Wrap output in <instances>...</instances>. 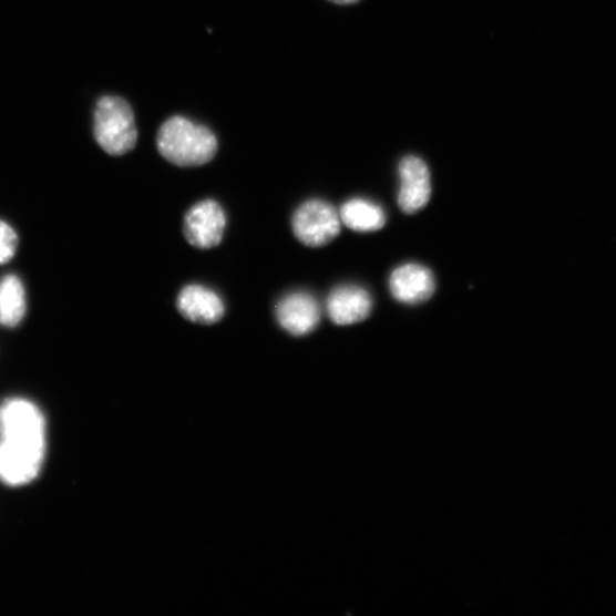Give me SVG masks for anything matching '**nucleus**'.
Returning a JSON list of instances; mask_svg holds the SVG:
<instances>
[{
  "mask_svg": "<svg viewBox=\"0 0 616 616\" xmlns=\"http://www.w3.org/2000/svg\"><path fill=\"white\" fill-rule=\"evenodd\" d=\"M371 295L356 285L339 286L327 299V312L335 325L351 326L365 321L372 311Z\"/></svg>",
  "mask_w": 616,
  "mask_h": 616,
  "instance_id": "8",
  "label": "nucleus"
},
{
  "mask_svg": "<svg viewBox=\"0 0 616 616\" xmlns=\"http://www.w3.org/2000/svg\"><path fill=\"white\" fill-rule=\"evenodd\" d=\"M330 2L339 6H349L359 2V0H330Z\"/></svg>",
  "mask_w": 616,
  "mask_h": 616,
  "instance_id": "14",
  "label": "nucleus"
},
{
  "mask_svg": "<svg viewBox=\"0 0 616 616\" xmlns=\"http://www.w3.org/2000/svg\"><path fill=\"white\" fill-rule=\"evenodd\" d=\"M225 226L226 216L220 205L214 201H204L185 215L184 236L189 245L211 249L220 244Z\"/></svg>",
  "mask_w": 616,
  "mask_h": 616,
  "instance_id": "5",
  "label": "nucleus"
},
{
  "mask_svg": "<svg viewBox=\"0 0 616 616\" xmlns=\"http://www.w3.org/2000/svg\"><path fill=\"white\" fill-rule=\"evenodd\" d=\"M19 238L14 228L4 220H0V265L9 263L16 255Z\"/></svg>",
  "mask_w": 616,
  "mask_h": 616,
  "instance_id": "13",
  "label": "nucleus"
},
{
  "mask_svg": "<svg viewBox=\"0 0 616 616\" xmlns=\"http://www.w3.org/2000/svg\"><path fill=\"white\" fill-rule=\"evenodd\" d=\"M340 220L356 233H374L387 223V214L377 204L366 199H352L340 209Z\"/></svg>",
  "mask_w": 616,
  "mask_h": 616,
  "instance_id": "11",
  "label": "nucleus"
},
{
  "mask_svg": "<svg viewBox=\"0 0 616 616\" xmlns=\"http://www.w3.org/2000/svg\"><path fill=\"white\" fill-rule=\"evenodd\" d=\"M177 308L185 319L199 325L217 324L225 314L222 298L215 291L199 285H189L181 290Z\"/></svg>",
  "mask_w": 616,
  "mask_h": 616,
  "instance_id": "10",
  "label": "nucleus"
},
{
  "mask_svg": "<svg viewBox=\"0 0 616 616\" xmlns=\"http://www.w3.org/2000/svg\"><path fill=\"white\" fill-rule=\"evenodd\" d=\"M47 452L43 413L24 399L0 405V481L10 486L32 482L42 471Z\"/></svg>",
  "mask_w": 616,
  "mask_h": 616,
  "instance_id": "1",
  "label": "nucleus"
},
{
  "mask_svg": "<svg viewBox=\"0 0 616 616\" xmlns=\"http://www.w3.org/2000/svg\"><path fill=\"white\" fill-rule=\"evenodd\" d=\"M27 312L25 290L19 277L10 275L0 281V325L14 328Z\"/></svg>",
  "mask_w": 616,
  "mask_h": 616,
  "instance_id": "12",
  "label": "nucleus"
},
{
  "mask_svg": "<svg viewBox=\"0 0 616 616\" xmlns=\"http://www.w3.org/2000/svg\"><path fill=\"white\" fill-rule=\"evenodd\" d=\"M94 136L111 156H123L137 142V129L131 105L120 96L99 100L94 113Z\"/></svg>",
  "mask_w": 616,
  "mask_h": 616,
  "instance_id": "3",
  "label": "nucleus"
},
{
  "mask_svg": "<svg viewBox=\"0 0 616 616\" xmlns=\"http://www.w3.org/2000/svg\"><path fill=\"white\" fill-rule=\"evenodd\" d=\"M157 146L167 162L179 167L203 166L213 161L218 148L209 129L179 115L161 127Z\"/></svg>",
  "mask_w": 616,
  "mask_h": 616,
  "instance_id": "2",
  "label": "nucleus"
},
{
  "mask_svg": "<svg viewBox=\"0 0 616 616\" xmlns=\"http://www.w3.org/2000/svg\"><path fill=\"white\" fill-rule=\"evenodd\" d=\"M279 325L292 336L315 331L321 320V307L315 296L304 291L285 296L276 307Z\"/></svg>",
  "mask_w": 616,
  "mask_h": 616,
  "instance_id": "7",
  "label": "nucleus"
},
{
  "mask_svg": "<svg viewBox=\"0 0 616 616\" xmlns=\"http://www.w3.org/2000/svg\"><path fill=\"white\" fill-rule=\"evenodd\" d=\"M340 216L332 205L314 199L302 204L292 217L296 238L307 247H324L340 233Z\"/></svg>",
  "mask_w": 616,
  "mask_h": 616,
  "instance_id": "4",
  "label": "nucleus"
},
{
  "mask_svg": "<svg viewBox=\"0 0 616 616\" xmlns=\"http://www.w3.org/2000/svg\"><path fill=\"white\" fill-rule=\"evenodd\" d=\"M435 287V278L431 269L413 263L396 268L390 278L393 297L408 305L429 300L433 296Z\"/></svg>",
  "mask_w": 616,
  "mask_h": 616,
  "instance_id": "9",
  "label": "nucleus"
},
{
  "mask_svg": "<svg viewBox=\"0 0 616 616\" xmlns=\"http://www.w3.org/2000/svg\"><path fill=\"white\" fill-rule=\"evenodd\" d=\"M399 175V206L403 213L412 215L425 207L431 199V173L425 162L409 156L400 163Z\"/></svg>",
  "mask_w": 616,
  "mask_h": 616,
  "instance_id": "6",
  "label": "nucleus"
}]
</instances>
